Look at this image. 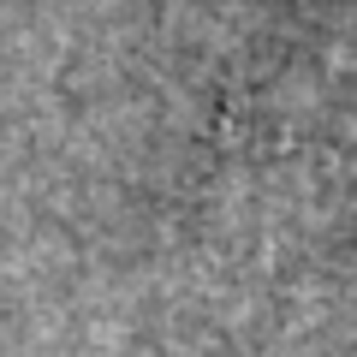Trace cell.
<instances>
[{
    "label": "cell",
    "instance_id": "1",
    "mask_svg": "<svg viewBox=\"0 0 357 357\" xmlns=\"http://www.w3.org/2000/svg\"><path fill=\"white\" fill-rule=\"evenodd\" d=\"M227 173L268 220H333L357 203V102L340 72H280L227 114Z\"/></svg>",
    "mask_w": 357,
    "mask_h": 357
}]
</instances>
